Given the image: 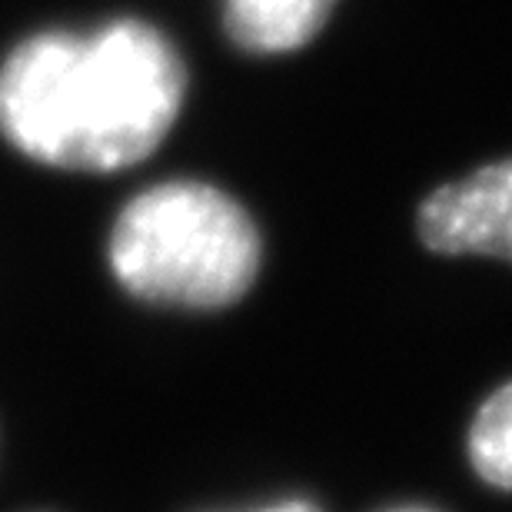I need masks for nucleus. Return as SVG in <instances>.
Returning <instances> with one entry per match:
<instances>
[{"instance_id": "obj_6", "label": "nucleus", "mask_w": 512, "mask_h": 512, "mask_svg": "<svg viewBox=\"0 0 512 512\" xmlns=\"http://www.w3.org/2000/svg\"><path fill=\"white\" fill-rule=\"evenodd\" d=\"M260 512H320L313 503H303V499H286V503H276V506H266Z\"/></svg>"}, {"instance_id": "obj_2", "label": "nucleus", "mask_w": 512, "mask_h": 512, "mask_svg": "<svg viewBox=\"0 0 512 512\" xmlns=\"http://www.w3.org/2000/svg\"><path fill=\"white\" fill-rule=\"evenodd\" d=\"M110 270L130 296L173 310L237 303L260 273V233L210 183L173 180L133 197L110 233Z\"/></svg>"}, {"instance_id": "obj_5", "label": "nucleus", "mask_w": 512, "mask_h": 512, "mask_svg": "<svg viewBox=\"0 0 512 512\" xmlns=\"http://www.w3.org/2000/svg\"><path fill=\"white\" fill-rule=\"evenodd\" d=\"M469 463L489 486L512 493V383L479 406L469 426Z\"/></svg>"}, {"instance_id": "obj_4", "label": "nucleus", "mask_w": 512, "mask_h": 512, "mask_svg": "<svg viewBox=\"0 0 512 512\" xmlns=\"http://www.w3.org/2000/svg\"><path fill=\"white\" fill-rule=\"evenodd\" d=\"M340 0H223V24L250 54H290L306 47Z\"/></svg>"}, {"instance_id": "obj_7", "label": "nucleus", "mask_w": 512, "mask_h": 512, "mask_svg": "<svg viewBox=\"0 0 512 512\" xmlns=\"http://www.w3.org/2000/svg\"><path fill=\"white\" fill-rule=\"evenodd\" d=\"M389 512H433V509H419V506H406V509H389Z\"/></svg>"}, {"instance_id": "obj_1", "label": "nucleus", "mask_w": 512, "mask_h": 512, "mask_svg": "<svg viewBox=\"0 0 512 512\" xmlns=\"http://www.w3.org/2000/svg\"><path fill=\"white\" fill-rule=\"evenodd\" d=\"M183 94L177 47L143 20H110L87 34L44 30L0 67V133L47 167L110 173L160 147Z\"/></svg>"}, {"instance_id": "obj_3", "label": "nucleus", "mask_w": 512, "mask_h": 512, "mask_svg": "<svg viewBox=\"0 0 512 512\" xmlns=\"http://www.w3.org/2000/svg\"><path fill=\"white\" fill-rule=\"evenodd\" d=\"M416 223L433 253L512 263V157L429 193Z\"/></svg>"}]
</instances>
